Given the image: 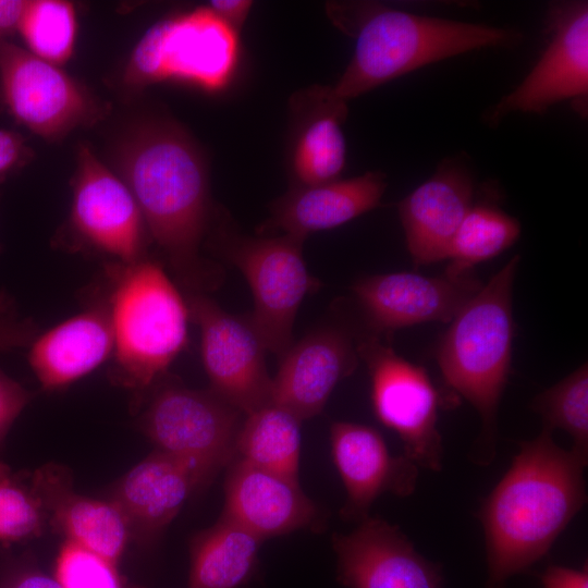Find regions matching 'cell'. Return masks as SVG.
Listing matches in <instances>:
<instances>
[{"instance_id": "obj_1", "label": "cell", "mask_w": 588, "mask_h": 588, "mask_svg": "<svg viewBox=\"0 0 588 588\" xmlns=\"http://www.w3.org/2000/svg\"><path fill=\"white\" fill-rule=\"evenodd\" d=\"M115 164L146 229L180 281L193 290L213 289L217 271L199 255L209 216V186L196 145L176 124L148 121L120 142Z\"/></svg>"}, {"instance_id": "obj_2", "label": "cell", "mask_w": 588, "mask_h": 588, "mask_svg": "<svg viewBox=\"0 0 588 588\" xmlns=\"http://www.w3.org/2000/svg\"><path fill=\"white\" fill-rule=\"evenodd\" d=\"M587 460L560 448L542 429L519 443L509 470L483 500L479 519L487 552V588H503L544 556L587 502Z\"/></svg>"}, {"instance_id": "obj_3", "label": "cell", "mask_w": 588, "mask_h": 588, "mask_svg": "<svg viewBox=\"0 0 588 588\" xmlns=\"http://www.w3.org/2000/svg\"><path fill=\"white\" fill-rule=\"evenodd\" d=\"M339 9L336 21L355 38V50L336 84L327 88L346 102L430 63L481 48H513L524 40L517 29L418 15L378 3Z\"/></svg>"}, {"instance_id": "obj_4", "label": "cell", "mask_w": 588, "mask_h": 588, "mask_svg": "<svg viewBox=\"0 0 588 588\" xmlns=\"http://www.w3.org/2000/svg\"><path fill=\"white\" fill-rule=\"evenodd\" d=\"M519 260L518 255L512 257L482 284L450 321L437 348L445 384L480 417V432L469 457L481 466L490 465L497 453L498 411L512 359V291Z\"/></svg>"}, {"instance_id": "obj_5", "label": "cell", "mask_w": 588, "mask_h": 588, "mask_svg": "<svg viewBox=\"0 0 588 588\" xmlns=\"http://www.w3.org/2000/svg\"><path fill=\"white\" fill-rule=\"evenodd\" d=\"M108 309L114 338V375L142 391L167 371L188 340L189 314L162 267L147 258L119 264Z\"/></svg>"}, {"instance_id": "obj_6", "label": "cell", "mask_w": 588, "mask_h": 588, "mask_svg": "<svg viewBox=\"0 0 588 588\" xmlns=\"http://www.w3.org/2000/svg\"><path fill=\"white\" fill-rule=\"evenodd\" d=\"M238 59V32L208 5L154 24L134 47L125 85L142 88L163 82L185 83L205 91L222 90Z\"/></svg>"}, {"instance_id": "obj_7", "label": "cell", "mask_w": 588, "mask_h": 588, "mask_svg": "<svg viewBox=\"0 0 588 588\" xmlns=\"http://www.w3.org/2000/svg\"><path fill=\"white\" fill-rule=\"evenodd\" d=\"M304 241L289 234L249 237L221 230L219 246L246 278L254 297L248 320L266 351L282 356L292 344V330L304 297L319 283L308 273Z\"/></svg>"}, {"instance_id": "obj_8", "label": "cell", "mask_w": 588, "mask_h": 588, "mask_svg": "<svg viewBox=\"0 0 588 588\" xmlns=\"http://www.w3.org/2000/svg\"><path fill=\"white\" fill-rule=\"evenodd\" d=\"M242 415L211 390L167 384L154 394L142 428L158 451L191 465L205 485L234 461Z\"/></svg>"}, {"instance_id": "obj_9", "label": "cell", "mask_w": 588, "mask_h": 588, "mask_svg": "<svg viewBox=\"0 0 588 588\" xmlns=\"http://www.w3.org/2000/svg\"><path fill=\"white\" fill-rule=\"evenodd\" d=\"M371 380V401L377 418L397 433L404 455L418 467L440 471L442 438L438 430L439 394L428 373L377 338L357 344Z\"/></svg>"}, {"instance_id": "obj_10", "label": "cell", "mask_w": 588, "mask_h": 588, "mask_svg": "<svg viewBox=\"0 0 588 588\" xmlns=\"http://www.w3.org/2000/svg\"><path fill=\"white\" fill-rule=\"evenodd\" d=\"M550 41L523 82L487 109L483 120L498 125L513 112L544 113L553 105L572 100L581 117L588 99V4L559 1L549 5Z\"/></svg>"}, {"instance_id": "obj_11", "label": "cell", "mask_w": 588, "mask_h": 588, "mask_svg": "<svg viewBox=\"0 0 588 588\" xmlns=\"http://www.w3.org/2000/svg\"><path fill=\"white\" fill-rule=\"evenodd\" d=\"M0 94L8 112L46 140L95 123L102 108L58 65L0 39Z\"/></svg>"}, {"instance_id": "obj_12", "label": "cell", "mask_w": 588, "mask_h": 588, "mask_svg": "<svg viewBox=\"0 0 588 588\" xmlns=\"http://www.w3.org/2000/svg\"><path fill=\"white\" fill-rule=\"evenodd\" d=\"M186 304L189 319L200 330L210 390L244 416L271 404L266 348L249 321L228 314L200 293L189 295Z\"/></svg>"}, {"instance_id": "obj_13", "label": "cell", "mask_w": 588, "mask_h": 588, "mask_svg": "<svg viewBox=\"0 0 588 588\" xmlns=\"http://www.w3.org/2000/svg\"><path fill=\"white\" fill-rule=\"evenodd\" d=\"M71 223L83 241L120 264L145 258L146 226L134 196L83 143L76 155Z\"/></svg>"}, {"instance_id": "obj_14", "label": "cell", "mask_w": 588, "mask_h": 588, "mask_svg": "<svg viewBox=\"0 0 588 588\" xmlns=\"http://www.w3.org/2000/svg\"><path fill=\"white\" fill-rule=\"evenodd\" d=\"M338 580L347 588H442L441 567L401 529L370 515L350 534L334 532Z\"/></svg>"}, {"instance_id": "obj_15", "label": "cell", "mask_w": 588, "mask_h": 588, "mask_svg": "<svg viewBox=\"0 0 588 588\" xmlns=\"http://www.w3.org/2000/svg\"><path fill=\"white\" fill-rule=\"evenodd\" d=\"M481 286L471 274L393 272L363 278L352 289L371 329L391 332L422 322H450Z\"/></svg>"}, {"instance_id": "obj_16", "label": "cell", "mask_w": 588, "mask_h": 588, "mask_svg": "<svg viewBox=\"0 0 588 588\" xmlns=\"http://www.w3.org/2000/svg\"><path fill=\"white\" fill-rule=\"evenodd\" d=\"M330 442L333 463L346 492L340 511L344 520L362 522L384 492L408 497L415 491L419 467L404 454L392 455L375 428L336 421L330 428Z\"/></svg>"}, {"instance_id": "obj_17", "label": "cell", "mask_w": 588, "mask_h": 588, "mask_svg": "<svg viewBox=\"0 0 588 588\" xmlns=\"http://www.w3.org/2000/svg\"><path fill=\"white\" fill-rule=\"evenodd\" d=\"M473 195L471 170L456 156L442 160L431 177L400 201L407 249L416 266L446 259Z\"/></svg>"}, {"instance_id": "obj_18", "label": "cell", "mask_w": 588, "mask_h": 588, "mask_svg": "<svg viewBox=\"0 0 588 588\" xmlns=\"http://www.w3.org/2000/svg\"><path fill=\"white\" fill-rule=\"evenodd\" d=\"M222 515L261 540L301 529H320V507L298 482L258 468L240 458L230 464Z\"/></svg>"}, {"instance_id": "obj_19", "label": "cell", "mask_w": 588, "mask_h": 588, "mask_svg": "<svg viewBox=\"0 0 588 588\" xmlns=\"http://www.w3.org/2000/svg\"><path fill=\"white\" fill-rule=\"evenodd\" d=\"M357 345L336 328L317 330L282 355L272 378L271 404L283 407L299 420L319 414L335 385L357 365Z\"/></svg>"}, {"instance_id": "obj_20", "label": "cell", "mask_w": 588, "mask_h": 588, "mask_svg": "<svg viewBox=\"0 0 588 588\" xmlns=\"http://www.w3.org/2000/svg\"><path fill=\"white\" fill-rule=\"evenodd\" d=\"M32 489L51 523L68 540L118 563L130 536L128 524L112 501L76 493L65 469L47 465L32 477Z\"/></svg>"}, {"instance_id": "obj_21", "label": "cell", "mask_w": 588, "mask_h": 588, "mask_svg": "<svg viewBox=\"0 0 588 588\" xmlns=\"http://www.w3.org/2000/svg\"><path fill=\"white\" fill-rule=\"evenodd\" d=\"M387 187L381 171L334 180L310 186H297L277 200L264 231L280 230L303 241L310 233L342 225L373 209Z\"/></svg>"}, {"instance_id": "obj_22", "label": "cell", "mask_w": 588, "mask_h": 588, "mask_svg": "<svg viewBox=\"0 0 588 588\" xmlns=\"http://www.w3.org/2000/svg\"><path fill=\"white\" fill-rule=\"evenodd\" d=\"M28 363L41 388L61 389L101 365L114 348L113 330L106 305L94 306L29 344Z\"/></svg>"}, {"instance_id": "obj_23", "label": "cell", "mask_w": 588, "mask_h": 588, "mask_svg": "<svg viewBox=\"0 0 588 588\" xmlns=\"http://www.w3.org/2000/svg\"><path fill=\"white\" fill-rule=\"evenodd\" d=\"M204 482L185 462L161 451L135 465L115 487L112 502L130 530L152 537L179 513L189 494Z\"/></svg>"}, {"instance_id": "obj_24", "label": "cell", "mask_w": 588, "mask_h": 588, "mask_svg": "<svg viewBox=\"0 0 588 588\" xmlns=\"http://www.w3.org/2000/svg\"><path fill=\"white\" fill-rule=\"evenodd\" d=\"M314 109L297 130L292 150V171L298 186L338 180L346 160L342 124L347 102L333 98L327 87L308 93Z\"/></svg>"}, {"instance_id": "obj_25", "label": "cell", "mask_w": 588, "mask_h": 588, "mask_svg": "<svg viewBox=\"0 0 588 588\" xmlns=\"http://www.w3.org/2000/svg\"><path fill=\"white\" fill-rule=\"evenodd\" d=\"M261 539L221 515L191 547L188 588H240L256 568Z\"/></svg>"}, {"instance_id": "obj_26", "label": "cell", "mask_w": 588, "mask_h": 588, "mask_svg": "<svg viewBox=\"0 0 588 588\" xmlns=\"http://www.w3.org/2000/svg\"><path fill=\"white\" fill-rule=\"evenodd\" d=\"M301 422L274 404L245 416L236 438V455L258 468L298 482Z\"/></svg>"}, {"instance_id": "obj_27", "label": "cell", "mask_w": 588, "mask_h": 588, "mask_svg": "<svg viewBox=\"0 0 588 588\" xmlns=\"http://www.w3.org/2000/svg\"><path fill=\"white\" fill-rule=\"evenodd\" d=\"M520 234L518 220L488 201L471 205L448 253L444 272L470 274L471 268L494 258L512 246Z\"/></svg>"}, {"instance_id": "obj_28", "label": "cell", "mask_w": 588, "mask_h": 588, "mask_svg": "<svg viewBox=\"0 0 588 588\" xmlns=\"http://www.w3.org/2000/svg\"><path fill=\"white\" fill-rule=\"evenodd\" d=\"M531 408L540 415L542 429L566 431L573 439L571 451L588 461L587 364L538 394Z\"/></svg>"}, {"instance_id": "obj_29", "label": "cell", "mask_w": 588, "mask_h": 588, "mask_svg": "<svg viewBox=\"0 0 588 588\" xmlns=\"http://www.w3.org/2000/svg\"><path fill=\"white\" fill-rule=\"evenodd\" d=\"M19 32L29 52L59 66L74 51L77 32L75 8L63 0L28 1Z\"/></svg>"}, {"instance_id": "obj_30", "label": "cell", "mask_w": 588, "mask_h": 588, "mask_svg": "<svg viewBox=\"0 0 588 588\" xmlns=\"http://www.w3.org/2000/svg\"><path fill=\"white\" fill-rule=\"evenodd\" d=\"M44 509L33 491L0 463V543L11 544L37 537L44 525Z\"/></svg>"}, {"instance_id": "obj_31", "label": "cell", "mask_w": 588, "mask_h": 588, "mask_svg": "<svg viewBox=\"0 0 588 588\" xmlns=\"http://www.w3.org/2000/svg\"><path fill=\"white\" fill-rule=\"evenodd\" d=\"M54 574L62 588H124L117 563L70 540L58 553Z\"/></svg>"}, {"instance_id": "obj_32", "label": "cell", "mask_w": 588, "mask_h": 588, "mask_svg": "<svg viewBox=\"0 0 588 588\" xmlns=\"http://www.w3.org/2000/svg\"><path fill=\"white\" fill-rule=\"evenodd\" d=\"M0 588H62L56 578L32 566L28 562L11 558L0 563Z\"/></svg>"}, {"instance_id": "obj_33", "label": "cell", "mask_w": 588, "mask_h": 588, "mask_svg": "<svg viewBox=\"0 0 588 588\" xmlns=\"http://www.w3.org/2000/svg\"><path fill=\"white\" fill-rule=\"evenodd\" d=\"M32 394L0 369V445Z\"/></svg>"}, {"instance_id": "obj_34", "label": "cell", "mask_w": 588, "mask_h": 588, "mask_svg": "<svg viewBox=\"0 0 588 588\" xmlns=\"http://www.w3.org/2000/svg\"><path fill=\"white\" fill-rule=\"evenodd\" d=\"M32 150L16 132L0 128V179L29 161Z\"/></svg>"}, {"instance_id": "obj_35", "label": "cell", "mask_w": 588, "mask_h": 588, "mask_svg": "<svg viewBox=\"0 0 588 588\" xmlns=\"http://www.w3.org/2000/svg\"><path fill=\"white\" fill-rule=\"evenodd\" d=\"M37 335V327L29 320L0 315V351L29 345Z\"/></svg>"}, {"instance_id": "obj_36", "label": "cell", "mask_w": 588, "mask_h": 588, "mask_svg": "<svg viewBox=\"0 0 588 588\" xmlns=\"http://www.w3.org/2000/svg\"><path fill=\"white\" fill-rule=\"evenodd\" d=\"M540 580L543 588H588L587 566L578 571L551 565L541 574Z\"/></svg>"}, {"instance_id": "obj_37", "label": "cell", "mask_w": 588, "mask_h": 588, "mask_svg": "<svg viewBox=\"0 0 588 588\" xmlns=\"http://www.w3.org/2000/svg\"><path fill=\"white\" fill-rule=\"evenodd\" d=\"M208 7L238 32L249 14L253 2L248 0H213Z\"/></svg>"}, {"instance_id": "obj_38", "label": "cell", "mask_w": 588, "mask_h": 588, "mask_svg": "<svg viewBox=\"0 0 588 588\" xmlns=\"http://www.w3.org/2000/svg\"><path fill=\"white\" fill-rule=\"evenodd\" d=\"M27 3L26 0H0V39L19 30Z\"/></svg>"}]
</instances>
